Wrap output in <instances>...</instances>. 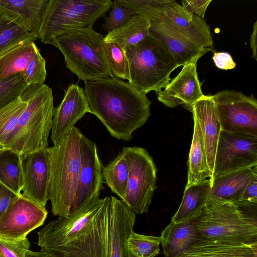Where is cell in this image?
Masks as SVG:
<instances>
[{
    "instance_id": "obj_1",
    "label": "cell",
    "mask_w": 257,
    "mask_h": 257,
    "mask_svg": "<svg viewBox=\"0 0 257 257\" xmlns=\"http://www.w3.org/2000/svg\"><path fill=\"white\" fill-rule=\"evenodd\" d=\"M84 91L90 113L110 135L129 141L133 133L151 115V101L128 82L114 77L85 81Z\"/></svg>"
},
{
    "instance_id": "obj_2",
    "label": "cell",
    "mask_w": 257,
    "mask_h": 257,
    "mask_svg": "<svg viewBox=\"0 0 257 257\" xmlns=\"http://www.w3.org/2000/svg\"><path fill=\"white\" fill-rule=\"evenodd\" d=\"M83 135L74 126L57 144L47 148L50 168L48 199L53 214L59 217H68L74 213Z\"/></svg>"
},
{
    "instance_id": "obj_3",
    "label": "cell",
    "mask_w": 257,
    "mask_h": 257,
    "mask_svg": "<svg viewBox=\"0 0 257 257\" xmlns=\"http://www.w3.org/2000/svg\"><path fill=\"white\" fill-rule=\"evenodd\" d=\"M20 96L27 106L6 148L22 157L49 147L55 107L52 89L44 83L28 85Z\"/></svg>"
},
{
    "instance_id": "obj_4",
    "label": "cell",
    "mask_w": 257,
    "mask_h": 257,
    "mask_svg": "<svg viewBox=\"0 0 257 257\" xmlns=\"http://www.w3.org/2000/svg\"><path fill=\"white\" fill-rule=\"evenodd\" d=\"M257 203H225L205 207L197 217V230L203 239L250 244L257 242V221L250 212Z\"/></svg>"
},
{
    "instance_id": "obj_5",
    "label": "cell",
    "mask_w": 257,
    "mask_h": 257,
    "mask_svg": "<svg viewBox=\"0 0 257 257\" xmlns=\"http://www.w3.org/2000/svg\"><path fill=\"white\" fill-rule=\"evenodd\" d=\"M129 66L128 83L147 94L158 93L171 80V73L179 65L166 47L149 34L125 52Z\"/></svg>"
},
{
    "instance_id": "obj_6",
    "label": "cell",
    "mask_w": 257,
    "mask_h": 257,
    "mask_svg": "<svg viewBox=\"0 0 257 257\" xmlns=\"http://www.w3.org/2000/svg\"><path fill=\"white\" fill-rule=\"evenodd\" d=\"M103 41L102 35L89 27L59 36L52 45L63 54L67 68L85 82L113 77L105 57Z\"/></svg>"
},
{
    "instance_id": "obj_7",
    "label": "cell",
    "mask_w": 257,
    "mask_h": 257,
    "mask_svg": "<svg viewBox=\"0 0 257 257\" xmlns=\"http://www.w3.org/2000/svg\"><path fill=\"white\" fill-rule=\"evenodd\" d=\"M112 5L111 0H49L39 39L52 45L56 37L71 30L92 27Z\"/></svg>"
},
{
    "instance_id": "obj_8",
    "label": "cell",
    "mask_w": 257,
    "mask_h": 257,
    "mask_svg": "<svg viewBox=\"0 0 257 257\" xmlns=\"http://www.w3.org/2000/svg\"><path fill=\"white\" fill-rule=\"evenodd\" d=\"M129 167L125 197L123 200L137 214L148 211L157 188V169L153 158L144 148L123 147Z\"/></svg>"
},
{
    "instance_id": "obj_9",
    "label": "cell",
    "mask_w": 257,
    "mask_h": 257,
    "mask_svg": "<svg viewBox=\"0 0 257 257\" xmlns=\"http://www.w3.org/2000/svg\"><path fill=\"white\" fill-rule=\"evenodd\" d=\"M221 130L257 137V100L233 90L212 95Z\"/></svg>"
},
{
    "instance_id": "obj_10",
    "label": "cell",
    "mask_w": 257,
    "mask_h": 257,
    "mask_svg": "<svg viewBox=\"0 0 257 257\" xmlns=\"http://www.w3.org/2000/svg\"><path fill=\"white\" fill-rule=\"evenodd\" d=\"M91 221L75 236L49 251L56 257H107V196Z\"/></svg>"
},
{
    "instance_id": "obj_11",
    "label": "cell",
    "mask_w": 257,
    "mask_h": 257,
    "mask_svg": "<svg viewBox=\"0 0 257 257\" xmlns=\"http://www.w3.org/2000/svg\"><path fill=\"white\" fill-rule=\"evenodd\" d=\"M256 165L257 137L221 130L212 178Z\"/></svg>"
},
{
    "instance_id": "obj_12",
    "label": "cell",
    "mask_w": 257,
    "mask_h": 257,
    "mask_svg": "<svg viewBox=\"0 0 257 257\" xmlns=\"http://www.w3.org/2000/svg\"><path fill=\"white\" fill-rule=\"evenodd\" d=\"M48 214L46 208L18 195L0 218V238L15 240L43 224Z\"/></svg>"
},
{
    "instance_id": "obj_13",
    "label": "cell",
    "mask_w": 257,
    "mask_h": 257,
    "mask_svg": "<svg viewBox=\"0 0 257 257\" xmlns=\"http://www.w3.org/2000/svg\"><path fill=\"white\" fill-rule=\"evenodd\" d=\"M81 168L77 187L74 213L100 198L103 188V166L96 144L83 135L80 144Z\"/></svg>"
},
{
    "instance_id": "obj_14",
    "label": "cell",
    "mask_w": 257,
    "mask_h": 257,
    "mask_svg": "<svg viewBox=\"0 0 257 257\" xmlns=\"http://www.w3.org/2000/svg\"><path fill=\"white\" fill-rule=\"evenodd\" d=\"M104 199L90 203L68 217H59L51 221L38 232V245L41 250L48 252L75 236L94 217Z\"/></svg>"
},
{
    "instance_id": "obj_15",
    "label": "cell",
    "mask_w": 257,
    "mask_h": 257,
    "mask_svg": "<svg viewBox=\"0 0 257 257\" xmlns=\"http://www.w3.org/2000/svg\"><path fill=\"white\" fill-rule=\"evenodd\" d=\"M23 187L21 195L46 208L50 186L47 149L21 157Z\"/></svg>"
},
{
    "instance_id": "obj_16",
    "label": "cell",
    "mask_w": 257,
    "mask_h": 257,
    "mask_svg": "<svg viewBox=\"0 0 257 257\" xmlns=\"http://www.w3.org/2000/svg\"><path fill=\"white\" fill-rule=\"evenodd\" d=\"M197 61L183 66L179 74L158 93V100L166 106L175 108L182 105L191 112L194 104L204 94L197 72Z\"/></svg>"
},
{
    "instance_id": "obj_17",
    "label": "cell",
    "mask_w": 257,
    "mask_h": 257,
    "mask_svg": "<svg viewBox=\"0 0 257 257\" xmlns=\"http://www.w3.org/2000/svg\"><path fill=\"white\" fill-rule=\"evenodd\" d=\"M86 113L90 110L84 88L77 84L69 85L61 103L54 108L51 130L53 144L69 133Z\"/></svg>"
},
{
    "instance_id": "obj_18",
    "label": "cell",
    "mask_w": 257,
    "mask_h": 257,
    "mask_svg": "<svg viewBox=\"0 0 257 257\" xmlns=\"http://www.w3.org/2000/svg\"><path fill=\"white\" fill-rule=\"evenodd\" d=\"M107 257H128L126 240L134 231L136 214L122 200L107 196Z\"/></svg>"
},
{
    "instance_id": "obj_19",
    "label": "cell",
    "mask_w": 257,
    "mask_h": 257,
    "mask_svg": "<svg viewBox=\"0 0 257 257\" xmlns=\"http://www.w3.org/2000/svg\"><path fill=\"white\" fill-rule=\"evenodd\" d=\"M256 173L257 165L224 173L210 179L211 190L206 207L240 202L247 185Z\"/></svg>"
},
{
    "instance_id": "obj_20",
    "label": "cell",
    "mask_w": 257,
    "mask_h": 257,
    "mask_svg": "<svg viewBox=\"0 0 257 257\" xmlns=\"http://www.w3.org/2000/svg\"><path fill=\"white\" fill-rule=\"evenodd\" d=\"M150 34L166 47L179 67L197 61L208 52L183 36L163 18L151 22Z\"/></svg>"
},
{
    "instance_id": "obj_21",
    "label": "cell",
    "mask_w": 257,
    "mask_h": 257,
    "mask_svg": "<svg viewBox=\"0 0 257 257\" xmlns=\"http://www.w3.org/2000/svg\"><path fill=\"white\" fill-rule=\"evenodd\" d=\"M172 27L187 39L208 52L213 49L209 26L204 19L185 11L173 0L163 18Z\"/></svg>"
},
{
    "instance_id": "obj_22",
    "label": "cell",
    "mask_w": 257,
    "mask_h": 257,
    "mask_svg": "<svg viewBox=\"0 0 257 257\" xmlns=\"http://www.w3.org/2000/svg\"><path fill=\"white\" fill-rule=\"evenodd\" d=\"M49 0H0V14L39 39Z\"/></svg>"
},
{
    "instance_id": "obj_23",
    "label": "cell",
    "mask_w": 257,
    "mask_h": 257,
    "mask_svg": "<svg viewBox=\"0 0 257 257\" xmlns=\"http://www.w3.org/2000/svg\"><path fill=\"white\" fill-rule=\"evenodd\" d=\"M191 112L201 130L211 178L216 150L221 131L212 95H204L194 104Z\"/></svg>"
},
{
    "instance_id": "obj_24",
    "label": "cell",
    "mask_w": 257,
    "mask_h": 257,
    "mask_svg": "<svg viewBox=\"0 0 257 257\" xmlns=\"http://www.w3.org/2000/svg\"><path fill=\"white\" fill-rule=\"evenodd\" d=\"M199 215L177 224L170 222L163 229L160 237L165 257H176L203 239L196 225Z\"/></svg>"
},
{
    "instance_id": "obj_25",
    "label": "cell",
    "mask_w": 257,
    "mask_h": 257,
    "mask_svg": "<svg viewBox=\"0 0 257 257\" xmlns=\"http://www.w3.org/2000/svg\"><path fill=\"white\" fill-rule=\"evenodd\" d=\"M176 257H257V242L245 244L203 239Z\"/></svg>"
},
{
    "instance_id": "obj_26",
    "label": "cell",
    "mask_w": 257,
    "mask_h": 257,
    "mask_svg": "<svg viewBox=\"0 0 257 257\" xmlns=\"http://www.w3.org/2000/svg\"><path fill=\"white\" fill-rule=\"evenodd\" d=\"M210 190V178L185 187L182 200L171 222L177 224L199 215L206 207Z\"/></svg>"
},
{
    "instance_id": "obj_27",
    "label": "cell",
    "mask_w": 257,
    "mask_h": 257,
    "mask_svg": "<svg viewBox=\"0 0 257 257\" xmlns=\"http://www.w3.org/2000/svg\"><path fill=\"white\" fill-rule=\"evenodd\" d=\"M34 41L20 42L0 54V80L23 72L39 51Z\"/></svg>"
},
{
    "instance_id": "obj_28",
    "label": "cell",
    "mask_w": 257,
    "mask_h": 257,
    "mask_svg": "<svg viewBox=\"0 0 257 257\" xmlns=\"http://www.w3.org/2000/svg\"><path fill=\"white\" fill-rule=\"evenodd\" d=\"M150 27L149 20L136 14L119 28L108 32L104 37V41L115 43L125 52L149 35Z\"/></svg>"
},
{
    "instance_id": "obj_29",
    "label": "cell",
    "mask_w": 257,
    "mask_h": 257,
    "mask_svg": "<svg viewBox=\"0 0 257 257\" xmlns=\"http://www.w3.org/2000/svg\"><path fill=\"white\" fill-rule=\"evenodd\" d=\"M194 119V132L188 161V180L185 187L211 178L202 135L197 120Z\"/></svg>"
},
{
    "instance_id": "obj_30",
    "label": "cell",
    "mask_w": 257,
    "mask_h": 257,
    "mask_svg": "<svg viewBox=\"0 0 257 257\" xmlns=\"http://www.w3.org/2000/svg\"><path fill=\"white\" fill-rule=\"evenodd\" d=\"M0 182L17 195H21L23 187L21 157L9 148H0Z\"/></svg>"
},
{
    "instance_id": "obj_31",
    "label": "cell",
    "mask_w": 257,
    "mask_h": 257,
    "mask_svg": "<svg viewBox=\"0 0 257 257\" xmlns=\"http://www.w3.org/2000/svg\"><path fill=\"white\" fill-rule=\"evenodd\" d=\"M128 173L127 160L122 151L102 168V177L105 183L122 201L126 193Z\"/></svg>"
},
{
    "instance_id": "obj_32",
    "label": "cell",
    "mask_w": 257,
    "mask_h": 257,
    "mask_svg": "<svg viewBox=\"0 0 257 257\" xmlns=\"http://www.w3.org/2000/svg\"><path fill=\"white\" fill-rule=\"evenodd\" d=\"M27 102L19 96L0 109V148H7Z\"/></svg>"
},
{
    "instance_id": "obj_33",
    "label": "cell",
    "mask_w": 257,
    "mask_h": 257,
    "mask_svg": "<svg viewBox=\"0 0 257 257\" xmlns=\"http://www.w3.org/2000/svg\"><path fill=\"white\" fill-rule=\"evenodd\" d=\"M160 237L140 234L133 231L126 240L128 257H155L160 252Z\"/></svg>"
},
{
    "instance_id": "obj_34",
    "label": "cell",
    "mask_w": 257,
    "mask_h": 257,
    "mask_svg": "<svg viewBox=\"0 0 257 257\" xmlns=\"http://www.w3.org/2000/svg\"><path fill=\"white\" fill-rule=\"evenodd\" d=\"M173 0H116L151 22L163 18Z\"/></svg>"
},
{
    "instance_id": "obj_35",
    "label": "cell",
    "mask_w": 257,
    "mask_h": 257,
    "mask_svg": "<svg viewBox=\"0 0 257 257\" xmlns=\"http://www.w3.org/2000/svg\"><path fill=\"white\" fill-rule=\"evenodd\" d=\"M38 39L23 27L10 21L0 14V54L24 41Z\"/></svg>"
},
{
    "instance_id": "obj_36",
    "label": "cell",
    "mask_w": 257,
    "mask_h": 257,
    "mask_svg": "<svg viewBox=\"0 0 257 257\" xmlns=\"http://www.w3.org/2000/svg\"><path fill=\"white\" fill-rule=\"evenodd\" d=\"M105 57L112 76L129 80V66L125 52L117 44L103 41Z\"/></svg>"
},
{
    "instance_id": "obj_37",
    "label": "cell",
    "mask_w": 257,
    "mask_h": 257,
    "mask_svg": "<svg viewBox=\"0 0 257 257\" xmlns=\"http://www.w3.org/2000/svg\"><path fill=\"white\" fill-rule=\"evenodd\" d=\"M28 86L22 72L0 80V109L19 97Z\"/></svg>"
},
{
    "instance_id": "obj_38",
    "label": "cell",
    "mask_w": 257,
    "mask_h": 257,
    "mask_svg": "<svg viewBox=\"0 0 257 257\" xmlns=\"http://www.w3.org/2000/svg\"><path fill=\"white\" fill-rule=\"evenodd\" d=\"M111 8V10L109 16L105 18L103 26L108 33L119 28L137 14L132 9L118 4L116 0L112 2Z\"/></svg>"
},
{
    "instance_id": "obj_39",
    "label": "cell",
    "mask_w": 257,
    "mask_h": 257,
    "mask_svg": "<svg viewBox=\"0 0 257 257\" xmlns=\"http://www.w3.org/2000/svg\"><path fill=\"white\" fill-rule=\"evenodd\" d=\"M22 74L24 80L28 85L44 83L47 76L46 60L39 51Z\"/></svg>"
},
{
    "instance_id": "obj_40",
    "label": "cell",
    "mask_w": 257,
    "mask_h": 257,
    "mask_svg": "<svg viewBox=\"0 0 257 257\" xmlns=\"http://www.w3.org/2000/svg\"><path fill=\"white\" fill-rule=\"evenodd\" d=\"M30 247L27 237L15 240L0 238V257H24L25 251L29 250Z\"/></svg>"
},
{
    "instance_id": "obj_41",
    "label": "cell",
    "mask_w": 257,
    "mask_h": 257,
    "mask_svg": "<svg viewBox=\"0 0 257 257\" xmlns=\"http://www.w3.org/2000/svg\"><path fill=\"white\" fill-rule=\"evenodd\" d=\"M211 0H182V7L189 13L204 19L207 8Z\"/></svg>"
},
{
    "instance_id": "obj_42",
    "label": "cell",
    "mask_w": 257,
    "mask_h": 257,
    "mask_svg": "<svg viewBox=\"0 0 257 257\" xmlns=\"http://www.w3.org/2000/svg\"><path fill=\"white\" fill-rule=\"evenodd\" d=\"M18 196V195L0 182V218L11 203Z\"/></svg>"
},
{
    "instance_id": "obj_43",
    "label": "cell",
    "mask_w": 257,
    "mask_h": 257,
    "mask_svg": "<svg viewBox=\"0 0 257 257\" xmlns=\"http://www.w3.org/2000/svg\"><path fill=\"white\" fill-rule=\"evenodd\" d=\"M212 59L215 66L220 69H232L236 66V63L230 54L227 52H215L214 53Z\"/></svg>"
},
{
    "instance_id": "obj_44",
    "label": "cell",
    "mask_w": 257,
    "mask_h": 257,
    "mask_svg": "<svg viewBox=\"0 0 257 257\" xmlns=\"http://www.w3.org/2000/svg\"><path fill=\"white\" fill-rule=\"evenodd\" d=\"M240 201H257V173L247 185Z\"/></svg>"
},
{
    "instance_id": "obj_45",
    "label": "cell",
    "mask_w": 257,
    "mask_h": 257,
    "mask_svg": "<svg viewBox=\"0 0 257 257\" xmlns=\"http://www.w3.org/2000/svg\"><path fill=\"white\" fill-rule=\"evenodd\" d=\"M256 33H257V21H256L253 25L252 33L250 38V47L252 50V57L254 58L255 60L256 58Z\"/></svg>"
},
{
    "instance_id": "obj_46",
    "label": "cell",
    "mask_w": 257,
    "mask_h": 257,
    "mask_svg": "<svg viewBox=\"0 0 257 257\" xmlns=\"http://www.w3.org/2000/svg\"><path fill=\"white\" fill-rule=\"evenodd\" d=\"M24 257H56L52 254L41 250L40 252L27 250L25 251Z\"/></svg>"
}]
</instances>
